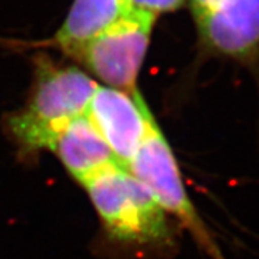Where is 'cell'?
Wrapping results in <instances>:
<instances>
[{"label": "cell", "instance_id": "cell-6", "mask_svg": "<svg viewBox=\"0 0 259 259\" xmlns=\"http://www.w3.org/2000/svg\"><path fill=\"white\" fill-rule=\"evenodd\" d=\"M117 164L128 168L148 132L151 112L140 91L128 92L100 87L95 90L85 111Z\"/></svg>", "mask_w": 259, "mask_h": 259}, {"label": "cell", "instance_id": "cell-5", "mask_svg": "<svg viewBox=\"0 0 259 259\" xmlns=\"http://www.w3.org/2000/svg\"><path fill=\"white\" fill-rule=\"evenodd\" d=\"M194 19L204 52L240 63L259 91V0H223Z\"/></svg>", "mask_w": 259, "mask_h": 259}, {"label": "cell", "instance_id": "cell-9", "mask_svg": "<svg viewBox=\"0 0 259 259\" xmlns=\"http://www.w3.org/2000/svg\"><path fill=\"white\" fill-rule=\"evenodd\" d=\"M132 12H140L157 17L158 15L172 12L183 6L184 0H126Z\"/></svg>", "mask_w": 259, "mask_h": 259}, {"label": "cell", "instance_id": "cell-3", "mask_svg": "<svg viewBox=\"0 0 259 259\" xmlns=\"http://www.w3.org/2000/svg\"><path fill=\"white\" fill-rule=\"evenodd\" d=\"M126 170L148 188L164 212L182 221L204 253L212 259H225L188 197L174 153L153 115L144 141Z\"/></svg>", "mask_w": 259, "mask_h": 259}, {"label": "cell", "instance_id": "cell-4", "mask_svg": "<svg viewBox=\"0 0 259 259\" xmlns=\"http://www.w3.org/2000/svg\"><path fill=\"white\" fill-rule=\"evenodd\" d=\"M155 19L146 13L131 12L66 54L82 62L108 87L133 95L138 91L137 78L150 44Z\"/></svg>", "mask_w": 259, "mask_h": 259}, {"label": "cell", "instance_id": "cell-7", "mask_svg": "<svg viewBox=\"0 0 259 259\" xmlns=\"http://www.w3.org/2000/svg\"><path fill=\"white\" fill-rule=\"evenodd\" d=\"M52 150L79 183L117 163L104 138L87 115L74 118L50 144Z\"/></svg>", "mask_w": 259, "mask_h": 259}, {"label": "cell", "instance_id": "cell-8", "mask_svg": "<svg viewBox=\"0 0 259 259\" xmlns=\"http://www.w3.org/2000/svg\"><path fill=\"white\" fill-rule=\"evenodd\" d=\"M131 12L126 0H74L65 21L49 44L69 53Z\"/></svg>", "mask_w": 259, "mask_h": 259}, {"label": "cell", "instance_id": "cell-10", "mask_svg": "<svg viewBox=\"0 0 259 259\" xmlns=\"http://www.w3.org/2000/svg\"><path fill=\"white\" fill-rule=\"evenodd\" d=\"M191 2V10L192 15H200V13L207 12V11L213 10L223 0H190Z\"/></svg>", "mask_w": 259, "mask_h": 259}, {"label": "cell", "instance_id": "cell-2", "mask_svg": "<svg viewBox=\"0 0 259 259\" xmlns=\"http://www.w3.org/2000/svg\"><path fill=\"white\" fill-rule=\"evenodd\" d=\"M82 186L111 240L144 250L172 246V233L164 210L126 168L113 163Z\"/></svg>", "mask_w": 259, "mask_h": 259}, {"label": "cell", "instance_id": "cell-1", "mask_svg": "<svg viewBox=\"0 0 259 259\" xmlns=\"http://www.w3.org/2000/svg\"><path fill=\"white\" fill-rule=\"evenodd\" d=\"M96 89L98 83L75 66L38 54L29 98L7 121L12 138L26 151L49 149L66 125L85 115Z\"/></svg>", "mask_w": 259, "mask_h": 259}]
</instances>
